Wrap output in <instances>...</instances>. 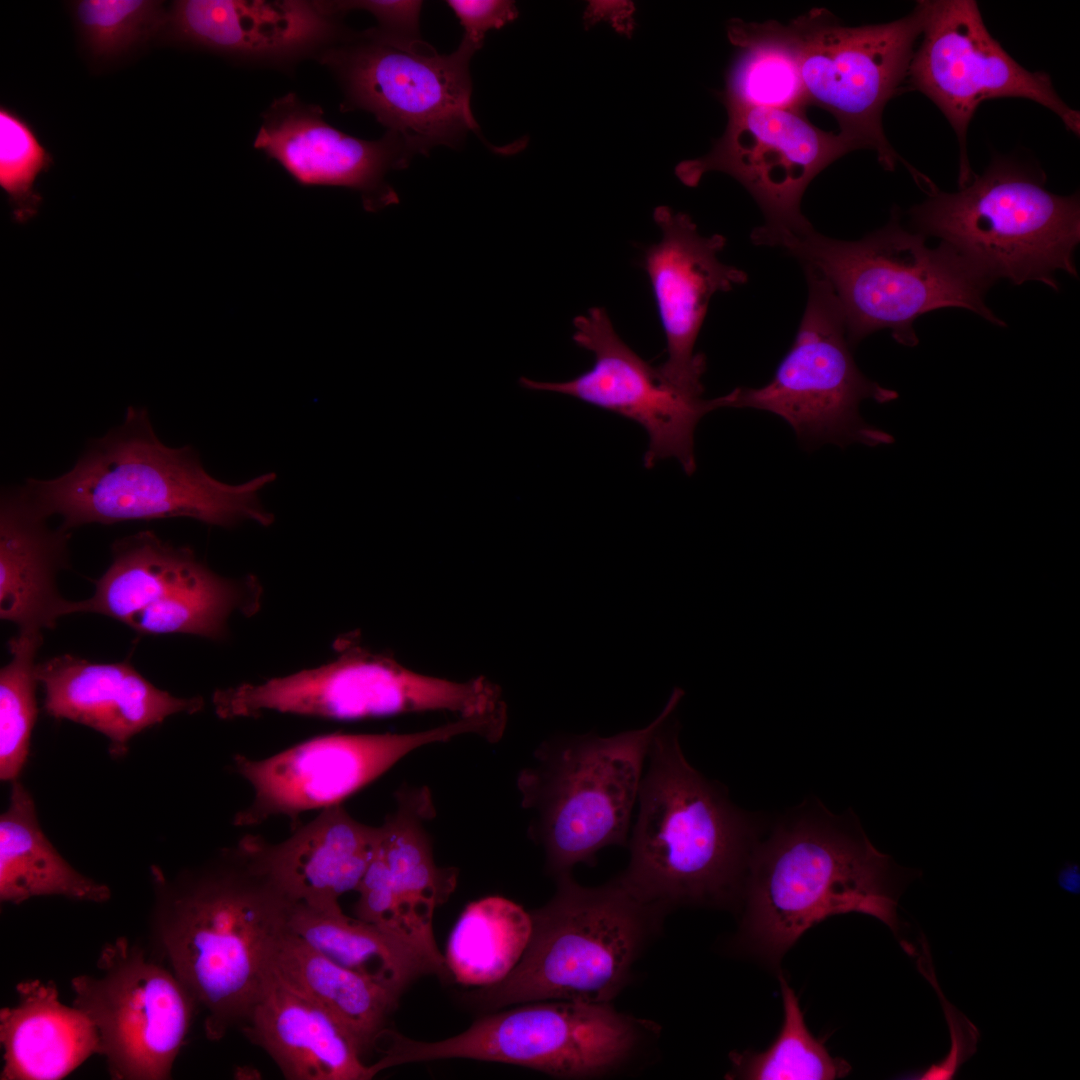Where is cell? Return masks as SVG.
I'll return each mask as SVG.
<instances>
[{
	"instance_id": "obj_38",
	"label": "cell",
	"mask_w": 1080,
	"mask_h": 1080,
	"mask_svg": "<svg viewBox=\"0 0 1080 1080\" xmlns=\"http://www.w3.org/2000/svg\"><path fill=\"white\" fill-rule=\"evenodd\" d=\"M53 162L33 127L14 110L1 105L0 186L8 196L15 221L24 223L38 212L42 197L34 183Z\"/></svg>"
},
{
	"instance_id": "obj_2",
	"label": "cell",
	"mask_w": 1080,
	"mask_h": 1080,
	"mask_svg": "<svg viewBox=\"0 0 1080 1080\" xmlns=\"http://www.w3.org/2000/svg\"><path fill=\"white\" fill-rule=\"evenodd\" d=\"M674 688L658 715L640 784L638 812L617 877L668 913L694 906L737 910L752 850L767 820L735 805L722 784L686 759Z\"/></svg>"
},
{
	"instance_id": "obj_39",
	"label": "cell",
	"mask_w": 1080,
	"mask_h": 1080,
	"mask_svg": "<svg viewBox=\"0 0 1080 1080\" xmlns=\"http://www.w3.org/2000/svg\"><path fill=\"white\" fill-rule=\"evenodd\" d=\"M921 944L922 954L918 960V968L922 975L935 987L941 1000L950 1027L952 1045L950 1053L943 1061L931 1065L925 1071L910 1076H914L911 1078L915 1079H952L957 1074L960 1066L976 1052L979 1032L965 1015L945 999L936 981L934 968L931 965L929 945L923 935Z\"/></svg>"
},
{
	"instance_id": "obj_25",
	"label": "cell",
	"mask_w": 1080,
	"mask_h": 1080,
	"mask_svg": "<svg viewBox=\"0 0 1080 1080\" xmlns=\"http://www.w3.org/2000/svg\"><path fill=\"white\" fill-rule=\"evenodd\" d=\"M288 1080H368L375 1075L340 1024L269 969L241 1026Z\"/></svg>"
},
{
	"instance_id": "obj_32",
	"label": "cell",
	"mask_w": 1080,
	"mask_h": 1080,
	"mask_svg": "<svg viewBox=\"0 0 1080 1080\" xmlns=\"http://www.w3.org/2000/svg\"><path fill=\"white\" fill-rule=\"evenodd\" d=\"M730 42L737 47L720 99L726 109L767 108L804 111L808 105L801 52L790 24L731 19Z\"/></svg>"
},
{
	"instance_id": "obj_15",
	"label": "cell",
	"mask_w": 1080,
	"mask_h": 1080,
	"mask_svg": "<svg viewBox=\"0 0 1080 1080\" xmlns=\"http://www.w3.org/2000/svg\"><path fill=\"white\" fill-rule=\"evenodd\" d=\"M497 730L491 716L458 717L410 733L324 735L261 760L236 754L234 770L251 785L254 797L235 815L234 824L256 826L285 815L296 826L300 814L341 804L414 750L469 734L490 742Z\"/></svg>"
},
{
	"instance_id": "obj_23",
	"label": "cell",
	"mask_w": 1080,
	"mask_h": 1080,
	"mask_svg": "<svg viewBox=\"0 0 1080 1080\" xmlns=\"http://www.w3.org/2000/svg\"><path fill=\"white\" fill-rule=\"evenodd\" d=\"M36 676L45 712L101 733L116 757L143 730L204 705L201 697H176L159 689L126 661L97 663L64 654L37 664Z\"/></svg>"
},
{
	"instance_id": "obj_5",
	"label": "cell",
	"mask_w": 1080,
	"mask_h": 1080,
	"mask_svg": "<svg viewBox=\"0 0 1080 1080\" xmlns=\"http://www.w3.org/2000/svg\"><path fill=\"white\" fill-rule=\"evenodd\" d=\"M925 238L905 229L897 212L886 226L857 241L833 239L812 226L795 233L760 226L751 237L756 245L783 249L828 283L853 349L881 329L913 347L918 344L915 320L947 307L1005 326L985 304L994 281L951 246L942 242L930 248Z\"/></svg>"
},
{
	"instance_id": "obj_4",
	"label": "cell",
	"mask_w": 1080,
	"mask_h": 1080,
	"mask_svg": "<svg viewBox=\"0 0 1080 1080\" xmlns=\"http://www.w3.org/2000/svg\"><path fill=\"white\" fill-rule=\"evenodd\" d=\"M276 478L266 472L240 484L221 482L192 447L164 445L147 411L129 407L123 424L93 441L70 471L51 480L28 479L23 489L47 517L59 514L67 531L173 517L225 528L244 521L266 527L274 515L259 495Z\"/></svg>"
},
{
	"instance_id": "obj_40",
	"label": "cell",
	"mask_w": 1080,
	"mask_h": 1080,
	"mask_svg": "<svg viewBox=\"0 0 1080 1080\" xmlns=\"http://www.w3.org/2000/svg\"><path fill=\"white\" fill-rule=\"evenodd\" d=\"M319 4L325 11L338 16L350 10H365L375 17L378 24L374 28L382 35L410 45L424 42L419 28L422 1L338 0L319 1Z\"/></svg>"
},
{
	"instance_id": "obj_28",
	"label": "cell",
	"mask_w": 1080,
	"mask_h": 1080,
	"mask_svg": "<svg viewBox=\"0 0 1080 1080\" xmlns=\"http://www.w3.org/2000/svg\"><path fill=\"white\" fill-rule=\"evenodd\" d=\"M268 969L332 1016L362 1057L376 1048L400 998L383 985L332 961L287 927L272 946Z\"/></svg>"
},
{
	"instance_id": "obj_14",
	"label": "cell",
	"mask_w": 1080,
	"mask_h": 1080,
	"mask_svg": "<svg viewBox=\"0 0 1080 1080\" xmlns=\"http://www.w3.org/2000/svg\"><path fill=\"white\" fill-rule=\"evenodd\" d=\"M96 967L71 979L72 1004L95 1025L110 1078L170 1079L195 1000L169 967L126 937L106 943Z\"/></svg>"
},
{
	"instance_id": "obj_41",
	"label": "cell",
	"mask_w": 1080,
	"mask_h": 1080,
	"mask_svg": "<svg viewBox=\"0 0 1080 1080\" xmlns=\"http://www.w3.org/2000/svg\"><path fill=\"white\" fill-rule=\"evenodd\" d=\"M464 28V35L479 46L489 30L500 29L518 17L513 1L508 0H448Z\"/></svg>"
},
{
	"instance_id": "obj_22",
	"label": "cell",
	"mask_w": 1080,
	"mask_h": 1080,
	"mask_svg": "<svg viewBox=\"0 0 1080 1080\" xmlns=\"http://www.w3.org/2000/svg\"><path fill=\"white\" fill-rule=\"evenodd\" d=\"M304 0H177L163 33L172 42L237 61L286 66L316 58L350 30Z\"/></svg>"
},
{
	"instance_id": "obj_10",
	"label": "cell",
	"mask_w": 1080,
	"mask_h": 1080,
	"mask_svg": "<svg viewBox=\"0 0 1080 1080\" xmlns=\"http://www.w3.org/2000/svg\"><path fill=\"white\" fill-rule=\"evenodd\" d=\"M480 48L463 36L455 51L439 54L426 42L405 44L373 27L350 31L316 59L340 84L342 111L371 113L415 154L428 155L437 146H461L471 131L479 135L469 67Z\"/></svg>"
},
{
	"instance_id": "obj_37",
	"label": "cell",
	"mask_w": 1080,
	"mask_h": 1080,
	"mask_svg": "<svg viewBox=\"0 0 1080 1080\" xmlns=\"http://www.w3.org/2000/svg\"><path fill=\"white\" fill-rule=\"evenodd\" d=\"M71 11L86 52L109 62L163 33L168 9L157 0H78Z\"/></svg>"
},
{
	"instance_id": "obj_3",
	"label": "cell",
	"mask_w": 1080,
	"mask_h": 1080,
	"mask_svg": "<svg viewBox=\"0 0 1080 1080\" xmlns=\"http://www.w3.org/2000/svg\"><path fill=\"white\" fill-rule=\"evenodd\" d=\"M152 934L161 956L205 1012L219 1041L242 1026L268 974L290 903L234 846L170 880L152 868Z\"/></svg>"
},
{
	"instance_id": "obj_17",
	"label": "cell",
	"mask_w": 1080,
	"mask_h": 1080,
	"mask_svg": "<svg viewBox=\"0 0 1080 1080\" xmlns=\"http://www.w3.org/2000/svg\"><path fill=\"white\" fill-rule=\"evenodd\" d=\"M723 135L709 153L675 168L679 180L698 185L710 171L741 183L763 211L765 225L799 232L811 226L801 212L810 182L829 164L853 151L839 133L813 125L804 111L732 108Z\"/></svg>"
},
{
	"instance_id": "obj_36",
	"label": "cell",
	"mask_w": 1080,
	"mask_h": 1080,
	"mask_svg": "<svg viewBox=\"0 0 1080 1080\" xmlns=\"http://www.w3.org/2000/svg\"><path fill=\"white\" fill-rule=\"evenodd\" d=\"M41 632H19L8 642L9 662L0 670V779L18 780L27 761L37 718L36 655Z\"/></svg>"
},
{
	"instance_id": "obj_12",
	"label": "cell",
	"mask_w": 1080,
	"mask_h": 1080,
	"mask_svg": "<svg viewBox=\"0 0 1080 1080\" xmlns=\"http://www.w3.org/2000/svg\"><path fill=\"white\" fill-rule=\"evenodd\" d=\"M807 305L795 340L773 378L759 388L729 392L733 408H754L785 420L800 444L813 450L831 443L869 447L890 444L889 433L867 423L863 400L879 404L898 398L894 390L868 379L857 367L839 304L828 283L804 268Z\"/></svg>"
},
{
	"instance_id": "obj_30",
	"label": "cell",
	"mask_w": 1080,
	"mask_h": 1080,
	"mask_svg": "<svg viewBox=\"0 0 1080 1080\" xmlns=\"http://www.w3.org/2000/svg\"><path fill=\"white\" fill-rule=\"evenodd\" d=\"M286 927L332 961L400 997L418 978L437 975L414 948L375 924L348 916L340 904L326 909L291 904Z\"/></svg>"
},
{
	"instance_id": "obj_27",
	"label": "cell",
	"mask_w": 1080,
	"mask_h": 1080,
	"mask_svg": "<svg viewBox=\"0 0 1080 1080\" xmlns=\"http://www.w3.org/2000/svg\"><path fill=\"white\" fill-rule=\"evenodd\" d=\"M17 1002L0 1010L1 1080H60L101 1055L90 1018L60 1000L52 980L17 983Z\"/></svg>"
},
{
	"instance_id": "obj_26",
	"label": "cell",
	"mask_w": 1080,
	"mask_h": 1080,
	"mask_svg": "<svg viewBox=\"0 0 1080 1080\" xmlns=\"http://www.w3.org/2000/svg\"><path fill=\"white\" fill-rule=\"evenodd\" d=\"M46 518L23 487L2 495L0 617L19 632H42L67 616L56 577L67 566L70 534L50 529Z\"/></svg>"
},
{
	"instance_id": "obj_34",
	"label": "cell",
	"mask_w": 1080,
	"mask_h": 1080,
	"mask_svg": "<svg viewBox=\"0 0 1080 1080\" xmlns=\"http://www.w3.org/2000/svg\"><path fill=\"white\" fill-rule=\"evenodd\" d=\"M262 594L255 576L232 579L207 567L189 583L135 613L125 624L144 635L192 634L218 640L227 634L232 614L251 616L260 609Z\"/></svg>"
},
{
	"instance_id": "obj_31",
	"label": "cell",
	"mask_w": 1080,
	"mask_h": 1080,
	"mask_svg": "<svg viewBox=\"0 0 1080 1080\" xmlns=\"http://www.w3.org/2000/svg\"><path fill=\"white\" fill-rule=\"evenodd\" d=\"M112 562L93 595L69 601L67 614L96 613L126 623L138 611L189 583L208 566L188 547H175L151 531L117 540Z\"/></svg>"
},
{
	"instance_id": "obj_1",
	"label": "cell",
	"mask_w": 1080,
	"mask_h": 1080,
	"mask_svg": "<svg viewBox=\"0 0 1080 1080\" xmlns=\"http://www.w3.org/2000/svg\"><path fill=\"white\" fill-rule=\"evenodd\" d=\"M922 875L880 852L859 818L809 797L767 816L747 867L732 949L777 970L786 952L824 919L857 912L899 938L898 900Z\"/></svg>"
},
{
	"instance_id": "obj_20",
	"label": "cell",
	"mask_w": 1080,
	"mask_h": 1080,
	"mask_svg": "<svg viewBox=\"0 0 1080 1080\" xmlns=\"http://www.w3.org/2000/svg\"><path fill=\"white\" fill-rule=\"evenodd\" d=\"M662 232L648 247L643 265L649 277L666 339L667 359L656 368L659 378L676 390L702 397L706 358L695 343L711 297L747 282V274L718 259L726 245L720 234L703 236L688 214L668 206L654 209Z\"/></svg>"
},
{
	"instance_id": "obj_6",
	"label": "cell",
	"mask_w": 1080,
	"mask_h": 1080,
	"mask_svg": "<svg viewBox=\"0 0 1080 1080\" xmlns=\"http://www.w3.org/2000/svg\"><path fill=\"white\" fill-rule=\"evenodd\" d=\"M531 910L532 932L519 963L502 981L464 993L482 1011L543 1000L612 1001L632 981L634 967L662 930L668 912L632 894L615 877L595 887L572 874Z\"/></svg>"
},
{
	"instance_id": "obj_19",
	"label": "cell",
	"mask_w": 1080,
	"mask_h": 1080,
	"mask_svg": "<svg viewBox=\"0 0 1080 1080\" xmlns=\"http://www.w3.org/2000/svg\"><path fill=\"white\" fill-rule=\"evenodd\" d=\"M395 810L379 826L373 857L356 891L355 916L399 938L435 968L451 974L433 934L435 909L454 892L458 870L439 867L427 824L435 817L427 786H401Z\"/></svg>"
},
{
	"instance_id": "obj_29",
	"label": "cell",
	"mask_w": 1080,
	"mask_h": 1080,
	"mask_svg": "<svg viewBox=\"0 0 1080 1080\" xmlns=\"http://www.w3.org/2000/svg\"><path fill=\"white\" fill-rule=\"evenodd\" d=\"M41 896L103 903L111 890L58 852L41 829L31 794L16 780L0 816V901L18 905Z\"/></svg>"
},
{
	"instance_id": "obj_11",
	"label": "cell",
	"mask_w": 1080,
	"mask_h": 1080,
	"mask_svg": "<svg viewBox=\"0 0 1080 1080\" xmlns=\"http://www.w3.org/2000/svg\"><path fill=\"white\" fill-rule=\"evenodd\" d=\"M339 648L335 660L318 668L216 690V714L234 719L275 711L349 720L434 711L469 717L506 709L500 688L485 677L457 682L414 672L349 642Z\"/></svg>"
},
{
	"instance_id": "obj_7",
	"label": "cell",
	"mask_w": 1080,
	"mask_h": 1080,
	"mask_svg": "<svg viewBox=\"0 0 1080 1080\" xmlns=\"http://www.w3.org/2000/svg\"><path fill=\"white\" fill-rule=\"evenodd\" d=\"M1042 173L995 158L955 193L926 190L910 210L914 230L940 238L995 282L1040 281L1057 289L1055 273L1077 277L1078 195L1059 196Z\"/></svg>"
},
{
	"instance_id": "obj_16",
	"label": "cell",
	"mask_w": 1080,
	"mask_h": 1080,
	"mask_svg": "<svg viewBox=\"0 0 1080 1080\" xmlns=\"http://www.w3.org/2000/svg\"><path fill=\"white\" fill-rule=\"evenodd\" d=\"M921 35L907 83L927 96L954 129L960 149V186L974 173L966 148L968 126L986 100L1017 97L1034 101L1079 136V112L1058 95L1048 74L1027 70L1004 50L985 26L976 1H926Z\"/></svg>"
},
{
	"instance_id": "obj_8",
	"label": "cell",
	"mask_w": 1080,
	"mask_h": 1080,
	"mask_svg": "<svg viewBox=\"0 0 1080 1080\" xmlns=\"http://www.w3.org/2000/svg\"><path fill=\"white\" fill-rule=\"evenodd\" d=\"M658 716L647 726L612 736L594 732L543 741L535 763L516 786L532 813L528 836L554 877L578 864L593 866L608 846H627L648 751Z\"/></svg>"
},
{
	"instance_id": "obj_9",
	"label": "cell",
	"mask_w": 1080,
	"mask_h": 1080,
	"mask_svg": "<svg viewBox=\"0 0 1080 1080\" xmlns=\"http://www.w3.org/2000/svg\"><path fill=\"white\" fill-rule=\"evenodd\" d=\"M660 1033L656 1022L619 1011L612 1003L543 1000L491 1011L440 1041L396 1032L389 1056L394 1066L471 1059L518 1065L559 1079H601L647 1060Z\"/></svg>"
},
{
	"instance_id": "obj_33",
	"label": "cell",
	"mask_w": 1080,
	"mask_h": 1080,
	"mask_svg": "<svg viewBox=\"0 0 1080 1080\" xmlns=\"http://www.w3.org/2000/svg\"><path fill=\"white\" fill-rule=\"evenodd\" d=\"M532 917L516 902L488 896L469 903L449 936L447 968L465 986L486 987L505 979L522 958Z\"/></svg>"
},
{
	"instance_id": "obj_13",
	"label": "cell",
	"mask_w": 1080,
	"mask_h": 1080,
	"mask_svg": "<svg viewBox=\"0 0 1080 1080\" xmlns=\"http://www.w3.org/2000/svg\"><path fill=\"white\" fill-rule=\"evenodd\" d=\"M925 16L922 0L905 17L883 24L844 26L823 8L789 23L799 42L808 105L828 111L854 150H874L886 170L901 161L916 172L888 142L882 115L907 82Z\"/></svg>"
},
{
	"instance_id": "obj_21",
	"label": "cell",
	"mask_w": 1080,
	"mask_h": 1080,
	"mask_svg": "<svg viewBox=\"0 0 1080 1080\" xmlns=\"http://www.w3.org/2000/svg\"><path fill=\"white\" fill-rule=\"evenodd\" d=\"M253 146L277 161L303 186H336L359 194L368 212L398 204L390 172L416 155L398 134L377 140L351 136L326 121L322 108L290 92L262 113Z\"/></svg>"
},
{
	"instance_id": "obj_18",
	"label": "cell",
	"mask_w": 1080,
	"mask_h": 1080,
	"mask_svg": "<svg viewBox=\"0 0 1080 1080\" xmlns=\"http://www.w3.org/2000/svg\"><path fill=\"white\" fill-rule=\"evenodd\" d=\"M573 341L594 355L592 368L561 382L521 377L529 390L560 393L639 424L647 433L645 468L674 458L687 475L696 470L694 433L707 413L729 406L728 393L713 399L692 397L664 383L617 334L602 307L573 320Z\"/></svg>"
},
{
	"instance_id": "obj_35",
	"label": "cell",
	"mask_w": 1080,
	"mask_h": 1080,
	"mask_svg": "<svg viewBox=\"0 0 1080 1080\" xmlns=\"http://www.w3.org/2000/svg\"><path fill=\"white\" fill-rule=\"evenodd\" d=\"M784 1019L774 1042L764 1051H732L726 1079L832 1080L845 1077L850 1065L832 1057L808 1030L798 998L779 975Z\"/></svg>"
},
{
	"instance_id": "obj_42",
	"label": "cell",
	"mask_w": 1080,
	"mask_h": 1080,
	"mask_svg": "<svg viewBox=\"0 0 1080 1080\" xmlns=\"http://www.w3.org/2000/svg\"><path fill=\"white\" fill-rule=\"evenodd\" d=\"M1057 881L1063 890L1074 895L1079 894L1080 870L1078 864L1070 862L1065 863L1058 872Z\"/></svg>"
},
{
	"instance_id": "obj_24",
	"label": "cell",
	"mask_w": 1080,
	"mask_h": 1080,
	"mask_svg": "<svg viewBox=\"0 0 1080 1080\" xmlns=\"http://www.w3.org/2000/svg\"><path fill=\"white\" fill-rule=\"evenodd\" d=\"M378 837L379 826L356 820L341 803L282 842L246 835L235 846L290 904L326 909L356 891Z\"/></svg>"
}]
</instances>
